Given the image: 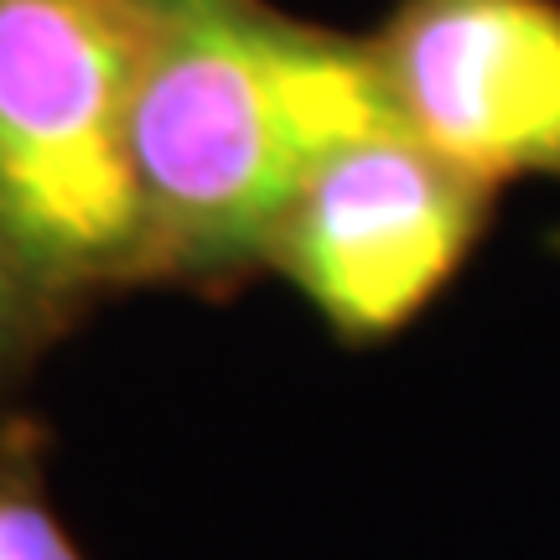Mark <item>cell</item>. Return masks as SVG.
Here are the masks:
<instances>
[{"instance_id":"cell-2","label":"cell","mask_w":560,"mask_h":560,"mask_svg":"<svg viewBox=\"0 0 560 560\" xmlns=\"http://www.w3.org/2000/svg\"><path fill=\"white\" fill-rule=\"evenodd\" d=\"M151 0H0V234L47 301L151 276L130 151Z\"/></svg>"},{"instance_id":"cell-1","label":"cell","mask_w":560,"mask_h":560,"mask_svg":"<svg viewBox=\"0 0 560 560\" xmlns=\"http://www.w3.org/2000/svg\"><path fill=\"white\" fill-rule=\"evenodd\" d=\"M389 115L369 42L260 0H151L130 151L151 276H223L270 255L301 182Z\"/></svg>"},{"instance_id":"cell-5","label":"cell","mask_w":560,"mask_h":560,"mask_svg":"<svg viewBox=\"0 0 560 560\" xmlns=\"http://www.w3.org/2000/svg\"><path fill=\"white\" fill-rule=\"evenodd\" d=\"M0 560H89L62 529L32 462L0 457Z\"/></svg>"},{"instance_id":"cell-4","label":"cell","mask_w":560,"mask_h":560,"mask_svg":"<svg viewBox=\"0 0 560 560\" xmlns=\"http://www.w3.org/2000/svg\"><path fill=\"white\" fill-rule=\"evenodd\" d=\"M369 52L395 125L457 172L560 177L556 0H400Z\"/></svg>"},{"instance_id":"cell-6","label":"cell","mask_w":560,"mask_h":560,"mask_svg":"<svg viewBox=\"0 0 560 560\" xmlns=\"http://www.w3.org/2000/svg\"><path fill=\"white\" fill-rule=\"evenodd\" d=\"M52 301L37 291V280L26 276V265L16 260V249L0 234V374L16 363V353L42 332Z\"/></svg>"},{"instance_id":"cell-3","label":"cell","mask_w":560,"mask_h":560,"mask_svg":"<svg viewBox=\"0 0 560 560\" xmlns=\"http://www.w3.org/2000/svg\"><path fill=\"white\" fill-rule=\"evenodd\" d=\"M488 192L400 125H384L301 182L265 260L338 338H389L457 276L482 234Z\"/></svg>"}]
</instances>
